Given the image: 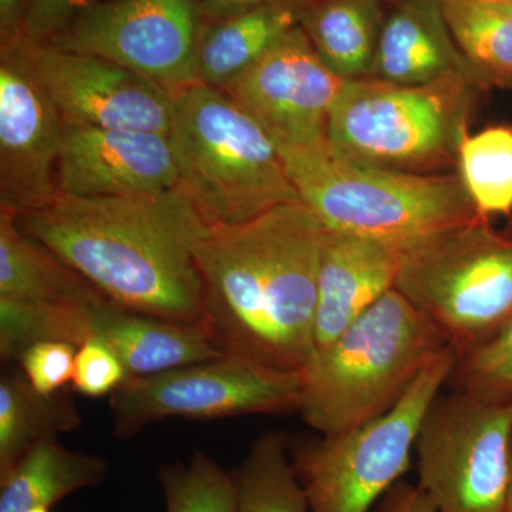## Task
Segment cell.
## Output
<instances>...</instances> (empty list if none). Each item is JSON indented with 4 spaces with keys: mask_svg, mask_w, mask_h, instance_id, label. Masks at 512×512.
<instances>
[{
    "mask_svg": "<svg viewBox=\"0 0 512 512\" xmlns=\"http://www.w3.org/2000/svg\"><path fill=\"white\" fill-rule=\"evenodd\" d=\"M325 231L302 201L208 228L195 248L204 328L227 355L301 372L315 350Z\"/></svg>",
    "mask_w": 512,
    "mask_h": 512,
    "instance_id": "6da1fadb",
    "label": "cell"
},
{
    "mask_svg": "<svg viewBox=\"0 0 512 512\" xmlns=\"http://www.w3.org/2000/svg\"><path fill=\"white\" fill-rule=\"evenodd\" d=\"M19 228L127 311L204 326L195 248L210 225L180 187L136 197L57 194Z\"/></svg>",
    "mask_w": 512,
    "mask_h": 512,
    "instance_id": "7a4b0ae2",
    "label": "cell"
},
{
    "mask_svg": "<svg viewBox=\"0 0 512 512\" xmlns=\"http://www.w3.org/2000/svg\"><path fill=\"white\" fill-rule=\"evenodd\" d=\"M450 348L396 288L301 370L298 412L319 434L355 429L392 410L431 360Z\"/></svg>",
    "mask_w": 512,
    "mask_h": 512,
    "instance_id": "3957f363",
    "label": "cell"
},
{
    "mask_svg": "<svg viewBox=\"0 0 512 512\" xmlns=\"http://www.w3.org/2000/svg\"><path fill=\"white\" fill-rule=\"evenodd\" d=\"M167 137L178 187L210 227L301 201L274 141L217 87L194 83L174 93Z\"/></svg>",
    "mask_w": 512,
    "mask_h": 512,
    "instance_id": "277c9868",
    "label": "cell"
},
{
    "mask_svg": "<svg viewBox=\"0 0 512 512\" xmlns=\"http://www.w3.org/2000/svg\"><path fill=\"white\" fill-rule=\"evenodd\" d=\"M480 86L463 74L421 86L346 80L328 123L330 156L414 174L457 165Z\"/></svg>",
    "mask_w": 512,
    "mask_h": 512,
    "instance_id": "5b68a950",
    "label": "cell"
},
{
    "mask_svg": "<svg viewBox=\"0 0 512 512\" xmlns=\"http://www.w3.org/2000/svg\"><path fill=\"white\" fill-rule=\"evenodd\" d=\"M299 200L333 231L412 244L481 217L451 173L414 174L346 163L329 147L282 156Z\"/></svg>",
    "mask_w": 512,
    "mask_h": 512,
    "instance_id": "8992f818",
    "label": "cell"
},
{
    "mask_svg": "<svg viewBox=\"0 0 512 512\" xmlns=\"http://www.w3.org/2000/svg\"><path fill=\"white\" fill-rule=\"evenodd\" d=\"M394 288L468 355L512 319V228L478 217L404 245Z\"/></svg>",
    "mask_w": 512,
    "mask_h": 512,
    "instance_id": "52a82bcc",
    "label": "cell"
},
{
    "mask_svg": "<svg viewBox=\"0 0 512 512\" xmlns=\"http://www.w3.org/2000/svg\"><path fill=\"white\" fill-rule=\"evenodd\" d=\"M451 348L383 416L336 434L296 437L291 458L311 512H367L409 470L424 417L456 366Z\"/></svg>",
    "mask_w": 512,
    "mask_h": 512,
    "instance_id": "ba28073f",
    "label": "cell"
},
{
    "mask_svg": "<svg viewBox=\"0 0 512 512\" xmlns=\"http://www.w3.org/2000/svg\"><path fill=\"white\" fill-rule=\"evenodd\" d=\"M511 446L512 404L441 392L414 446L419 485L437 512H508Z\"/></svg>",
    "mask_w": 512,
    "mask_h": 512,
    "instance_id": "9c48e42d",
    "label": "cell"
},
{
    "mask_svg": "<svg viewBox=\"0 0 512 512\" xmlns=\"http://www.w3.org/2000/svg\"><path fill=\"white\" fill-rule=\"evenodd\" d=\"M301 373L225 355L128 379L110 396L113 436L131 439L167 419L214 420L298 412Z\"/></svg>",
    "mask_w": 512,
    "mask_h": 512,
    "instance_id": "30bf717a",
    "label": "cell"
},
{
    "mask_svg": "<svg viewBox=\"0 0 512 512\" xmlns=\"http://www.w3.org/2000/svg\"><path fill=\"white\" fill-rule=\"evenodd\" d=\"M200 16L198 0L93 2L46 43L111 60L174 94L195 83Z\"/></svg>",
    "mask_w": 512,
    "mask_h": 512,
    "instance_id": "8fae6325",
    "label": "cell"
},
{
    "mask_svg": "<svg viewBox=\"0 0 512 512\" xmlns=\"http://www.w3.org/2000/svg\"><path fill=\"white\" fill-rule=\"evenodd\" d=\"M345 82L296 28L221 90L254 117L282 157L328 147L330 113Z\"/></svg>",
    "mask_w": 512,
    "mask_h": 512,
    "instance_id": "7c38bea8",
    "label": "cell"
},
{
    "mask_svg": "<svg viewBox=\"0 0 512 512\" xmlns=\"http://www.w3.org/2000/svg\"><path fill=\"white\" fill-rule=\"evenodd\" d=\"M64 126L150 131L167 136L173 93L127 67L16 37Z\"/></svg>",
    "mask_w": 512,
    "mask_h": 512,
    "instance_id": "4fadbf2b",
    "label": "cell"
},
{
    "mask_svg": "<svg viewBox=\"0 0 512 512\" xmlns=\"http://www.w3.org/2000/svg\"><path fill=\"white\" fill-rule=\"evenodd\" d=\"M64 123L16 40L0 60V207L16 214L55 200Z\"/></svg>",
    "mask_w": 512,
    "mask_h": 512,
    "instance_id": "5bb4252c",
    "label": "cell"
},
{
    "mask_svg": "<svg viewBox=\"0 0 512 512\" xmlns=\"http://www.w3.org/2000/svg\"><path fill=\"white\" fill-rule=\"evenodd\" d=\"M57 188L77 198L174 190L178 173L170 141L150 131L64 126Z\"/></svg>",
    "mask_w": 512,
    "mask_h": 512,
    "instance_id": "9a60e30c",
    "label": "cell"
},
{
    "mask_svg": "<svg viewBox=\"0 0 512 512\" xmlns=\"http://www.w3.org/2000/svg\"><path fill=\"white\" fill-rule=\"evenodd\" d=\"M402 247L326 228L320 249L315 350L325 348L396 286Z\"/></svg>",
    "mask_w": 512,
    "mask_h": 512,
    "instance_id": "2e32d148",
    "label": "cell"
},
{
    "mask_svg": "<svg viewBox=\"0 0 512 512\" xmlns=\"http://www.w3.org/2000/svg\"><path fill=\"white\" fill-rule=\"evenodd\" d=\"M453 74L474 79L448 28L443 2L403 0L384 20L369 77L421 86Z\"/></svg>",
    "mask_w": 512,
    "mask_h": 512,
    "instance_id": "e0dca14e",
    "label": "cell"
},
{
    "mask_svg": "<svg viewBox=\"0 0 512 512\" xmlns=\"http://www.w3.org/2000/svg\"><path fill=\"white\" fill-rule=\"evenodd\" d=\"M93 338L103 340L117 353L128 379L227 355L202 325L141 315L120 308L110 299L97 309Z\"/></svg>",
    "mask_w": 512,
    "mask_h": 512,
    "instance_id": "ac0fdd59",
    "label": "cell"
},
{
    "mask_svg": "<svg viewBox=\"0 0 512 512\" xmlns=\"http://www.w3.org/2000/svg\"><path fill=\"white\" fill-rule=\"evenodd\" d=\"M303 2L285 0L212 23L198 39L195 83L222 89L237 79L282 37L299 28Z\"/></svg>",
    "mask_w": 512,
    "mask_h": 512,
    "instance_id": "d6986e66",
    "label": "cell"
},
{
    "mask_svg": "<svg viewBox=\"0 0 512 512\" xmlns=\"http://www.w3.org/2000/svg\"><path fill=\"white\" fill-rule=\"evenodd\" d=\"M383 23L382 0H305L299 28L333 73L356 80L372 73Z\"/></svg>",
    "mask_w": 512,
    "mask_h": 512,
    "instance_id": "ffe728a7",
    "label": "cell"
},
{
    "mask_svg": "<svg viewBox=\"0 0 512 512\" xmlns=\"http://www.w3.org/2000/svg\"><path fill=\"white\" fill-rule=\"evenodd\" d=\"M109 476L104 458L79 453L49 439L0 474V512L52 508L67 495L97 487Z\"/></svg>",
    "mask_w": 512,
    "mask_h": 512,
    "instance_id": "44dd1931",
    "label": "cell"
},
{
    "mask_svg": "<svg viewBox=\"0 0 512 512\" xmlns=\"http://www.w3.org/2000/svg\"><path fill=\"white\" fill-rule=\"evenodd\" d=\"M101 293L19 228L0 207V298L26 302H93Z\"/></svg>",
    "mask_w": 512,
    "mask_h": 512,
    "instance_id": "7402d4cb",
    "label": "cell"
},
{
    "mask_svg": "<svg viewBox=\"0 0 512 512\" xmlns=\"http://www.w3.org/2000/svg\"><path fill=\"white\" fill-rule=\"evenodd\" d=\"M83 420L66 389L42 394L22 372L0 377V474L42 441L57 439L82 426Z\"/></svg>",
    "mask_w": 512,
    "mask_h": 512,
    "instance_id": "603a6c76",
    "label": "cell"
},
{
    "mask_svg": "<svg viewBox=\"0 0 512 512\" xmlns=\"http://www.w3.org/2000/svg\"><path fill=\"white\" fill-rule=\"evenodd\" d=\"M444 16L481 89H512V2L446 0Z\"/></svg>",
    "mask_w": 512,
    "mask_h": 512,
    "instance_id": "cb8c5ba5",
    "label": "cell"
},
{
    "mask_svg": "<svg viewBox=\"0 0 512 512\" xmlns=\"http://www.w3.org/2000/svg\"><path fill=\"white\" fill-rule=\"evenodd\" d=\"M231 473L237 512H311L291 458V439L268 431Z\"/></svg>",
    "mask_w": 512,
    "mask_h": 512,
    "instance_id": "d4e9b609",
    "label": "cell"
},
{
    "mask_svg": "<svg viewBox=\"0 0 512 512\" xmlns=\"http://www.w3.org/2000/svg\"><path fill=\"white\" fill-rule=\"evenodd\" d=\"M106 296L93 302H26L0 298V356L15 362L30 346L62 342L82 346L94 336V319Z\"/></svg>",
    "mask_w": 512,
    "mask_h": 512,
    "instance_id": "484cf974",
    "label": "cell"
},
{
    "mask_svg": "<svg viewBox=\"0 0 512 512\" xmlns=\"http://www.w3.org/2000/svg\"><path fill=\"white\" fill-rule=\"evenodd\" d=\"M458 175L481 217L512 214V126L467 133L457 154Z\"/></svg>",
    "mask_w": 512,
    "mask_h": 512,
    "instance_id": "4316f807",
    "label": "cell"
},
{
    "mask_svg": "<svg viewBox=\"0 0 512 512\" xmlns=\"http://www.w3.org/2000/svg\"><path fill=\"white\" fill-rule=\"evenodd\" d=\"M164 512H237L231 473L198 450L188 463L174 461L157 471Z\"/></svg>",
    "mask_w": 512,
    "mask_h": 512,
    "instance_id": "83f0119b",
    "label": "cell"
},
{
    "mask_svg": "<svg viewBox=\"0 0 512 512\" xmlns=\"http://www.w3.org/2000/svg\"><path fill=\"white\" fill-rule=\"evenodd\" d=\"M447 386L484 402L512 404V319L490 342L457 357Z\"/></svg>",
    "mask_w": 512,
    "mask_h": 512,
    "instance_id": "f1b7e54d",
    "label": "cell"
},
{
    "mask_svg": "<svg viewBox=\"0 0 512 512\" xmlns=\"http://www.w3.org/2000/svg\"><path fill=\"white\" fill-rule=\"evenodd\" d=\"M128 380L117 353L103 340L92 338L77 348L72 387L87 397L111 396Z\"/></svg>",
    "mask_w": 512,
    "mask_h": 512,
    "instance_id": "f546056e",
    "label": "cell"
},
{
    "mask_svg": "<svg viewBox=\"0 0 512 512\" xmlns=\"http://www.w3.org/2000/svg\"><path fill=\"white\" fill-rule=\"evenodd\" d=\"M76 346L62 342L37 343L16 360L30 386L42 394H55L72 383Z\"/></svg>",
    "mask_w": 512,
    "mask_h": 512,
    "instance_id": "4dcf8cb0",
    "label": "cell"
},
{
    "mask_svg": "<svg viewBox=\"0 0 512 512\" xmlns=\"http://www.w3.org/2000/svg\"><path fill=\"white\" fill-rule=\"evenodd\" d=\"M92 3L93 0H30L20 36L33 43L49 42Z\"/></svg>",
    "mask_w": 512,
    "mask_h": 512,
    "instance_id": "1f68e13d",
    "label": "cell"
},
{
    "mask_svg": "<svg viewBox=\"0 0 512 512\" xmlns=\"http://www.w3.org/2000/svg\"><path fill=\"white\" fill-rule=\"evenodd\" d=\"M377 512H437L426 491L420 485H410L397 481L380 498Z\"/></svg>",
    "mask_w": 512,
    "mask_h": 512,
    "instance_id": "d6a6232c",
    "label": "cell"
},
{
    "mask_svg": "<svg viewBox=\"0 0 512 512\" xmlns=\"http://www.w3.org/2000/svg\"><path fill=\"white\" fill-rule=\"evenodd\" d=\"M202 18L211 20L212 23L232 18L264 6L275 5L285 0H198Z\"/></svg>",
    "mask_w": 512,
    "mask_h": 512,
    "instance_id": "836d02e7",
    "label": "cell"
},
{
    "mask_svg": "<svg viewBox=\"0 0 512 512\" xmlns=\"http://www.w3.org/2000/svg\"><path fill=\"white\" fill-rule=\"evenodd\" d=\"M30 5V0H0V29L3 43L20 36L23 19Z\"/></svg>",
    "mask_w": 512,
    "mask_h": 512,
    "instance_id": "e575fe53",
    "label": "cell"
},
{
    "mask_svg": "<svg viewBox=\"0 0 512 512\" xmlns=\"http://www.w3.org/2000/svg\"><path fill=\"white\" fill-rule=\"evenodd\" d=\"M28 512H50V508H33V510Z\"/></svg>",
    "mask_w": 512,
    "mask_h": 512,
    "instance_id": "d590c367",
    "label": "cell"
},
{
    "mask_svg": "<svg viewBox=\"0 0 512 512\" xmlns=\"http://www.w3.org/2000/svg\"><path fill=\"white\" fill-rule=\"evenodd\" d=\"M512 504V446H511V500L510 505Z\"/></svg>",
    "mask_w": 512,
    "mask_h": 512,
    "instance_id": "8d00e7d4",
    "label": "cell"
},
{
    "mask_svg": "<svg viewBox=\"0 0 512 512\" xmlns=\"http://www.w3.org/2000/svg\"><path fill=\"white\" fill-rule=\"evenodd\" d=\"M508 512H512V504L510 505V511H508Z\"/></svg>",
    "mask_w": 512,
    "mask_h": 512,
    "instance_id": "74e56055",
    "label": "cell"
},
{
    "mask_svg": "<svg viewBox=\"0 0 512 512\" xmlns=\"http://www.w3.org/2000/svg\"><path fill=\"white\" fill-rule=\"evenodd\" d=\"M440 2H446V0H440Z\"/></svg>",
    "mask_w": 512,
    "mask_h": 512,
    "instance_id": "f35d334b",
    "label": "cell"
},
{
    "mask_svg": "<svg viewBox=\"0 0 512 512\" xmlns=\"http://www.w3.org/2000/svg\"><path fill=\"white\" fill-rule=\"evenodd\" d=\"M508 2H512V0H508Z\"/></svg>",
    "mask_w": 512,
    "mask_h": 512,
    "instance_id": "ab89813d",
    "label": "cell"
}]
</instances>
